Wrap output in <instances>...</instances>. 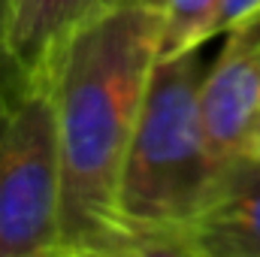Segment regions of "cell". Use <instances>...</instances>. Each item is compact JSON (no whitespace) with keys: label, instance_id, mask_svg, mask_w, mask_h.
Segmentation results:
<instances>
[{"label":"cell","instance_id":"1","mask_svg":"<svg viewBox=\"0 0 260 257\" xmlns=\"http://www.w3.org/2000/svg\"><path fill=\"white\" fill-rule=\"evenodd\" d=\"M160 43L164 18L148 3L130 0L82 27L58 61L52 100L64 257L121 254L118 188Z\"/></svg>","mask_w":260,"mask_h":257},{"label":"cell","instance_id":"2","mask_svg":"<svg viewBox=\"0 0 260 257\" xmlns=\"http://www.w3.org/2000/svg\"><path fill=\"white\" fill-rule=\"evenodd\" d=\"M200 49L160 58L133 130L121 188V254L191 257V224L215 191L221 167L200 112Z\"/></svg>","mask_w":260,"mask_h":257},{"label":"cell","instance_id":"3","mask_svg":"<svg viewBox=\"0 0 260 257\" xmlns=\"http://www.w3.org/2000/svg\"><path fill=\"white\" fill-rule=\"evenodd\" d=\"M0 257H64L52 85L21 70L0 82Z\"/></svg>","mask_w":260,"mask_h":257},{"label":"cell","instance_id":"4","mask_svg":"<svg viewBox=\"0 0 260 257\" xmlns=\"http://www.w3.org/2000/svg\"><path fill=\"white\" fill-rule=\"evenodd\" d=\"M200 112L218 157L251 151L260 121V18L227 30L200 85Z\"/></svg>","mask_w":260,"mask_h":257},{"label":"cell","instance_id":"5","mask_svg":"<svg viewBox=\"0 0 260 257\" xmlns=\"http://www.w3.org/2000/svg\"><path fill=\"white\" fill-rule=\"evenodd\" d=\"M188 242L191 257H260V154L239 151L224 160Z\"/></svg>","mask_w":260,"mask_h":257},{"label":"cell","instance_id":"6","mask_svg":"<svg viewBox=\"0 0 260 257\" xmlns=\"http://www.w3.org/2000/svg\"><path fill=\"white\" fill-rule=\"evenodd\" d=\"M124 3L130 0H15L9 46L18 70L34 82L52 85L70 40Z\"/></svg>","mask_w":260,"mask_h":257},{"label":"cell","instance_id":"7","mask_svg":"<svg viewBox=\"0 0 260 257\" xmlns=\"http://www.w3.org/2000/svg\"><path fill=\"white\" fill-rule=\"evenodd\" d=\"M164 18L160 58L200 49L215 37V18L224 0H142Z\"/></svg>","mask_w":260,"mask_h":257},{"label":"cell","instance_id":"8","mask_svg":"<svg viewBox=\"0 0 260 257\" xmlns=\"http://www.w3.org/2000/svg\"><path fill=\"white\" fill-rule=\"evenodd\" d=\"M254 18H260V0H224L215 18V34H227Z\"/></svg>","mask_w":260,"mask_h":257},{"label":"cell","instance_id":"9","mask_svg":"<svg viewBox=\"0 0 260 257\" xmlns=\"http://www.w3.org/2000/svg\"><path fill=\"white\" fill-rule=\"evenodd\" d=\"M12 9H15V0H0V82L9 79L12 73H18V64L12 58V46H9Z\"/></svg>","mask_w":260,"mask_h":257},{"label":"cell","instance_id":"10","mask_svg":"<svg viewBox=\"0 0 260 257\" xmlns=\"http://www.w3.org/2000/svg\"><path fill=\"white\" fill-rule=\"evenodd\" d=\"M251 151L260 154V121H257V130H254V139H251Z\"/></svg>","mask_w":260,"mask_h":257}]
</instances>
